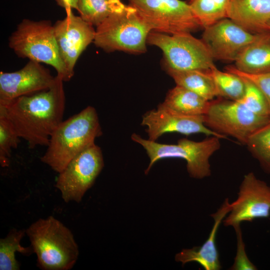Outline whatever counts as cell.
<instances>
[{"instance_id": "obj_1", "label": "cell", "mask_w": 270, "mask_h": 270, "mask_svg": "<svg viewBox=\"0 0 270 270\" xmlns=\"http://www.w3.org/2000/svg\"><path fill=\"white\" fill-rule=\"evenodd\" d=\"M64 81L59 76L48 89L18 98L0 113L10 121L30 148L47 146L50 137L63 120L66 104Z\"/></svg>"}, {"instance_id": "obj_2", "label": "cell", "mask_w": 270, "mask_h": 270, "mask_svg": "<svg viewBox=\"0 0 270 270\" xmlns=\"http://www.w3.org/2000/svg\"><path fill=\"white\" fill-rule=\"evenodd\" d=\"M102 134L95 108L88 106L62 120L52 134L40 160L58 174Z\"/></svg>"}, {"instance_id": "obj_3", "label": "cell", "mask_w": 270, "mask_h": 270, "mask_svg": "<svg viewBox=\"0 0 270 270\" xmlns=\"http://www.w3.org/2000/svg\"><path fill=\"white\" fill-rule=\"evenodd\" d=\"M42 270H70L79 256L78 246L72 231L50 216L39 218L26 230Z\"/></svg>"}, {"instance_id": "obj_4", "label": "cell", "mask_w": 270, "mask_h": 270, "mask_svg": "<svg viewBox=\"0 0 270 270\" xmlns=\"http://www.w3.org/2000/svg\"><path fill=\"white\" fill-rule=\"evenodd\" d=\"M8 46L20 58L51 66L64 82L73 76L61 59L50 20H23L10 36Z\"/></svg>"}, {"instance_id": "obj_5", "label": "cell", "mask_w": 270, "mask_h": 270, "mask_svg": "<svg viewBox=\"0 0 270 270\" xmlns=\"http://www.w3.org/2000/svg\"><path fill=\"white\" fill-rule=\"evenodd\" d=\"M132 140L140 144L146 150L150 162L144 172L147 174L152 166L158 160L165 158H180L186 162V169L190 176L202 179L211 174L210 158L220 147V138L210 136L195 142L181 138L176 144H164L142 138L133 134Z\"/></svg>"}, {"instance_id": "obj_6", "label": "cell", "mask_w": 270, "mask_h": 270, "mask_svg": "<svg viewBox=\"0 0 270 270\" xmlns=\"http://www.w3.org/2000/svg\"><path fill=\"white\" fill-rule=\"evenodd\" d=\"M150 28L130 5L96 27L94 43L106 52L142 54L146 50Z\"/></svg>"}, {"instance_id": "obj_7", "label": "cell", "mask_w": 270, "mask_h": 270, "mask_svg": "<svg viewBox=\"0 0 270 270\" xmlns=\"http://www.w3.org/2000/svg\"><path fill=\"white\" fill-rule=\"evenodd\" d=\"M147 44L162 50L164 69L208 70L215 66L214 58L204 42L191 33L168 34L151 32Z\"/></svg>"}, {"instance_id": "obj_8", "label": "cell", "mask_w": 270, "mask_h": 270, "mask_svg": "<svg viewBox=\"0 0 270 270\" xmlns=\"http://www.w3.org/2000/svg\"><path fill=\"white\" fill-rule=\"evenodd\" d=\"M152 32L191 33L201 28L188 2L181 0H128Z\"/></svg>"}, {"instance_id": "obj_9", "label": "cell", "mask_w": 270, "mask_h": 270, "mask_svg": "<svg viewBox=\"0 0 270 270\" xmlns=\"http://www.w3.org/2000/svg\"><path fill=\"white\" fill-rule=\"evenodd\" d=\"M270 120V117L256 114L240 102L230 100L210 101L204 115V124L209 128L245 145L248 138Z\"/></svg>"}, {"instance_id": "obj_10", "label": "cell", "mask_w": 270, "mask_h": 270, "mask_svg": "<svg viewBox=\"0 0 270 270\" xmlns=\"http://www.w3.org/2000/svg\"><path fill=\"white\" fill-rule=\"evenodd\" d=\"M104 166L102 152L96 144L76 156L58 173L55 187L65 202H80Z\"/></svg>"}, {"instance_id": "obj_11", "label": "cell", "mask_w": 270, "mask_h": 270, "mask_svg": "<svg viewBox=\"0 0 270 270\" xmlns=\"http://www.w3.org/2000/svg\"><path fill=\"white\" fill-rule=\"evenodd\" d=\"M270 216V186L258 179L252 172L246 174L240 185L237 199L222 220L224 226L240 225L256 218Z\"/></svg>"}, {"instance_id": "obj_12", "label": "cell", "mask_w": 270, "mask_h": 270, "mask_svg": "<svg viewBox=\"0 0 270 270\" xmlns=\"http://www.w3.org/2000/svg\"><path fill=\"white\" fill-rule=\"evenodd\" d=\"M204 29L201 40L214 60L234 62L241 52L260 34L251 32L228 18Z\"/></svg>"}, {"instance_id": "obj_13", "label": "cell", "mask_w": 270, "mask_h": 270, "mask_svg": "<svg viewBox=\"0 0 270 270\" xmlns=\"http://www.w3.org/2000/svg\"><path fill=\"white\" fill-rule=\"evenodd\" d=\"M66 16L54 24V32L61 59L74 76L76 64L82 53L94 42V26L75 16L72 9L66 10Z\"/></svg>"}, {"instance_id": "obj_14", "label": "cell", "mask_w": 270, "mask_h": 270, "mask_svg": "<svg viewBox=\"0 0 270 270\" xmlns=\"http://www.w3.org/2000/svg\"><path fill=\"white\" fill-rule=\"evenodd\" d=\"M56 80L50 70L40 62L29 60L21 69L0 72V106L14 100L50 88Z\"/></svg>"}, {"instance_id": "obj_15", "label": "cell", "mask_w": 270, "mask_h": 270, "mask_svg": "<svg viewBox=\"0 0 270 270\" xmlns=\"http://www.w3.org/2000/svg\"><path fill=\"white\" fill-rule=\"evenodd\" d=\"M141 125L146 127L148 140L156 141L166 133L178 132L186 136L201 133L222 138L221 135L206 126L204 116H186L174 112L160 104L156 109L144 114Z\"/></svg>"}, {"instance_id": "obj_16", "label": "cell", "mask_w": 270, "mask_h": 270, "mask_svg": "<svg viewBox=\"0 0 270 270\" xmlns=\"http://www.w3.org/2000/svg\"><path fill=\"white\" fill-rule=\"evenodd\" d=\"M230 209L231 204L227 198L218 210L211 214L214 224L205 242L200 246L182 250L176 254V261L181 262L182 265L195 262L206 270H220L222 266L216 245V236L219 226Z\"/></svg>"}, {"instance_id": "obj_17", "label": "cell", "mask_w": 270, "mask_h": 270, "mask_svg": "<svg viewBox=\"0 0 270 270\" xmlns=\"http://www.w3.org/2000/svg\"><path fill=\"white\" fill-rule=\"evenodd\" d=\"M227 18L251 32H270V0H230Z\"/></svg>"}, {"instance_id": "obj_18", "label": "cell", "mask_w": 270, "mask_h": 270, "mask_svg": "<svg viewBox=\"0 0 270 270\" xmlns=\"http://www.w3.org/2000/svg\"><path fill=\"white\" fill-rule=\"evenodd\" d=\"M234 62L235 68L244 73L258 74L270 71V32L260 33L241 52Z\"/></svg>"}, {"instance_id": "obj_19", "label": "cell", "mask_w": 270, "mask_h": 270, "mask_svg": "<svg viewBox=\"0 0 270 270\" xmlns=\"http://www.w3.org/2000/svg\"><path fill=\"white\" fill-rule=\"evenodd\" d=\"M210 101L180 86L170 89L162 104L169 110L184 115L204 116Z\"/></svg>"}, {"instance_id": "obj_20", "label": "cell", "mask_w": 270, "mask_h": 270, "mask_svg": "<svg viewBox=\"0 0 270 270\" xmlns=\"http://www.w3.org/2000/svg\"><path fill=\"white\" fill-rule=\"evenodd\" d=\"M176 85L184 87L211 101L219 96L214 80L209 70H176L166 68Z\"/></svg>"}, {"instance_id": "obj_21", "label": "cell", "mask_w": 270, "mask_h": 270, "mask_svg": "<svg viewBox=\"0 0 270 270\" xmlns=\"http://www.w3.org/2000/svg\"><path fill=\"white\" fill-rule=\"evenodd\" d=\"M77 6L80 16L96 27L110 16L123 12L128 6L120 0H77Z\"/></svg>"}, {"instance_id": "obj_22", "label": "cell", "mask_w": 270, "mask_h": 270, "mask_svg": "<svg viewBox=\"0 0 270 270\" xmlns=\"http://www.w3.org/2000/svg\"><path fill=\"white\" fill-rule=\"evenodd\" d=\"M25 234L26 230L14 228L5 238L0 239V270L20 269V264L15 258L16 252H18L26 256L34 253L30 246L24 247L20 244Z\"/></svg>"}, {"instance_id": "obj_23", "label": "cell", "mask_w": 270, "mask_h": 270, "mask_svg": "<svg viewBox=\"0 0 270 270\" xmlns=\"http://www.w3.org/2000/svg\"><path fill=\"white\" fill-rule=\"evenodd\" d=\"M230 0H189L188 2L201 28L227 18Z\"/></svg>"}, {"instance_id": "obj_24", "label": "cell", "mask_w": 270, "mask_h": 270, "mask_svg": "<svg viewBox=\"0 0 270 270\" xmlns=\"http://www.w3.org/2000/svg\"><path fill=\"white\" fill-rule=\"evenodd\" d=\"M219 96L230 100L238 101L244 96L245 84L242 77L228 71L222 72L216 66L209 70Z\"/></svg>"}, {"instance_id": "obj_25", "label": "cell", "mask_w": 270, "mask_h": 270, "mask_svg": "<svg viewBox=\"0 0 270 270\" xmlns=\"http://www.w3.org/2000/svg\"><path fill=\"white\" fill-rule=\"evenodd\" d=\"M246 145L264 170L270 172V120L253 133Z\"/></svg>"}, {"instance_id": "obj_26", "label": "cell", "mask_w": 270, "mask_h": 270, "mask_svg": "<svg viewBox=\"0 0 270 270\" xmlns=\"http://www.w3.org/2000/svg\"><path fill=\"white\" fill-rule=\"evenodd\" d=\"M20 138L8 119L0 113V164L2 167L9 166L12 150L17 148Z\"/></svg>"}, {"instance_id": "obj_27", "label": "cell", "mask_w": 270, "mask_h": 270, "mask_svg": "<svg viewBox=\"0 0 270 270\" xmlns=\"http://www.w3.org/2000/svg\"><path fill=\"white\" fill-rule=\"evenodd\" d=\"M242 78L244 82L245 90L243 96L238 101L252 112L270 118V106L264 95L251 81Z\"/></svg>"}, {"instance_id": "obj_28", "label": "cell", "mask_w": 270, "mask_h": 270, "mask_svg": "<svg viewBox=\"0 0 270 270\" xmlns=\"http://www.w3.org/2000/svg\"><path fill=\"white\" fill-rule=\"evenodd\" d=\"M237 240V248L234 262L230 270H256V266L252 263L246 254L245 244L242 239L240 224L234 227Z\"/></svg>"}, {"instance_id": "obj_29", "label": "cell", "mask_w": 270, "mask_h": 270, "mask_svg": "<svg viewBox=\"0 0 270 270\" xmlns=\"http://www.w3.org/2000/svg\"><path fill=\"white\" fill-rule=\"evenodd\" d=\"M225 68L226 71L244 77L254 83L264 95L270 106V71L250 74L238 70L234 66H228Z\"/></svg>"}, {"instance_id": "obj_30", "label": "cell", "mask_w": 270, "mask_h": 270, "mask_svg": "<svg viewBox=\"0 0 270 270\" xmlns=\"http://www.w3.org/2000/svg\"><path fill=\"white\" fill-rule=\"evenodd\" d=\"M58 4L64 8L65 10L74 8L77 10V0H56Z\"/></svg>"}, {"instance_id": "obj_31", "label": "cell", "mask_w": 270, "mask_h": 270, "mask_svg": "<svg viewBox=\"0 0 270 270\" xmlns=\"http://www.w3.org/2000/svg\"><path fill=\"white\" fill-rule=\"evenodd\" d=\"M268 30H269V32H270V24L269 26H268Z\"/></svg>"}]
</instances>
